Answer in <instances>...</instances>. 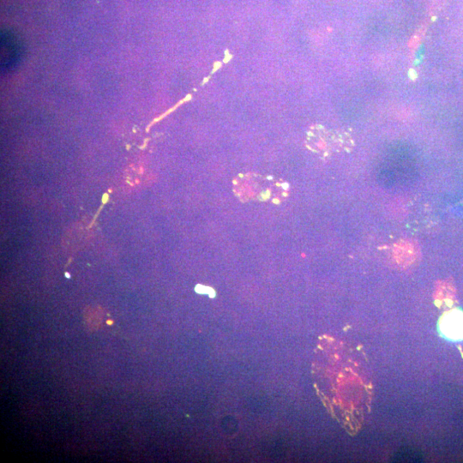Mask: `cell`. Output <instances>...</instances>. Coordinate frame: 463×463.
<instances>
[{"instance_id":"2","label":"cell","mask_w":463,"mask_h":463,"mask_svg":"<svg viewBox=\"0 0 463 463\" xmlns=\"http://www.w3.org/2000/svg\"><path fill=\"white\" fill-rule=\"evenodd\" d=\"M20 55V47L15 37L5 36L1 38V65L4 71L15 66Z\"/></svg>"},{"instance_id":"1","label":"cell","mask_w":463,"mask_h":463,"mask_svg":"<svg viewBox=\"0 0 463 463\" xmlns=\"http://www.w3.org/2000/svg\"><path fill=\"white\" fill-rule=\"evenodd\" d=\"M440 328L448 338L459 340L463 338V312L454 309L446 312L441 319Z\"/></svg>"},{"instance_id":"4","label":"cell","mask_w":463,"mask_h":463,"mask_svg":"<svg viewBox=\"0 0 463 463\" xmlns=\"http://www.w3.org/2000/svg\"><path fill=\"white\" fill-rule=\"evenodd\" d=\"M437 301H439L441 304H444L446 306H452L454 303V289L451 286L443 283V286H440L437 293Z\"/></svg>"},{"instance_id":"3","label":"cell","mask_w":463,"mask_h":463,"mask_svg":"<svg viewBox=\"0 0 463 463\" xmlns=\"http://www.w3.org/2000/svg\"><path fill=\"white\" fill-rule=\"evenodd\" d=\"M394 254L398 264L408 265L416 259L419 249L416 245L410 241H402V243L396 245Z\"/></svg>"}]
</instances>
